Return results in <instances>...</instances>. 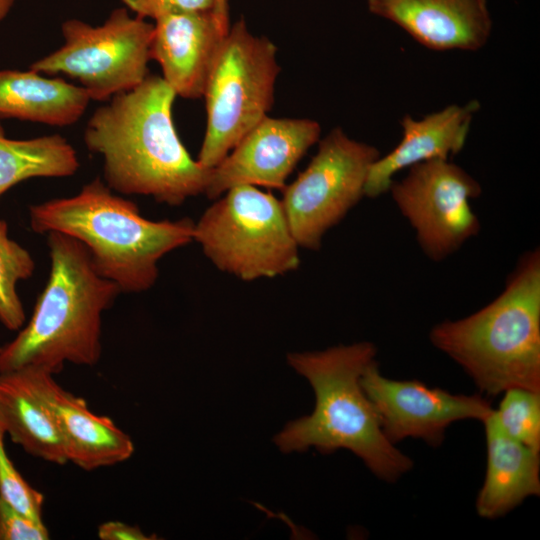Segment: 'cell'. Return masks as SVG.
I'll return each mask as SVG.
<instances>
[{
    "label": "cell",
    "instance_id": "29",
    "mask_svg": "<svg viewBox=\"0 0 540 540\" xmlns=\"http://www.w3.org/2000/svg\"><path fill=\"white\" fill-rule=\"evenodd\" d=\"M0 350H1V347H0Z\"/></svg>",
    "mask_w": 540,
    "mask_h": 540
},
{
    "label": "cell",
    "instance_id": "9",
    "mask_svg": "<svg viewBox=\"0 0 540 540\" xmlns=\"http://www.w3.org/2000/svg\"><path fill=\"white\" fill-rule=\"evenodd\" d=\"M380 156L370 144L341 128L318 141L307 167L284 187L281 199L299 247L318 250L325 233L361 200L371 165Z\"/></svg>",
    "mask_w": 540,
    "mask_h": 540
},
{
    "label": "cell",
    "instance_id": "23",
    "mask_svg": "<svg viewBox=\"0 0 540 540\" xmlns=\"http://www.w3.org/2000/svg\"><path fill=\"white\" fill-rule=\"evenodd\" d=\"M5 434L0 426V497L33 520L43 522L44 495L30 486L16 469L5 448Z\"/></svg>",
    "mask_w": 540,
    "mask_h": 540
},
{
    "label": "cell",
    "instance_id": "2",
    "mask_svg": "<svg viewBox=\"0 0 540 540\" xmlns=\"http://www.w3.org/2000/svg\"><path fill=\"white\" fill-rule=\"evenodd\" d=\"M376 355V346L367 341L288 354L290 366L311 384L316 403L310 415L290 422L275 437L280 450L314 447L329 454L347 449L387 482L409 472L412 459L385 437L361 385V377Z\"/></svg>",
    "mask_w": 540,
    "mask_h": 540
},
{
    "label": "cell",
    "instance_id": "24",
    "mask_svg": "<svg viewBox=\"0 0 540 540\" xmlns=\"http://www.w3.org/2000/svg\"><path fill=\"white\" fill-rule=\"evenodd\" d=\"M44 522L35 521L0 497V540H47Z\"/></svg>",
    "mask_w": 540,
    "mask_h": 540
},
{
    "label": "cell",
    "instance_id": "15",
    "mask_svg": "<svg viewBox=\"0 0 540 540\" xmlns=\"http://www.w3.org/2000/svg\"><path fill=\"white\" fill-rule=\"evenodd\" d=\"M480 109L477 100L466 104H451L445 108L414 119H401L402 139L385 156L371 165L364 195L377 198L387 193L393 177L401 170L434 159L449 160L465 146L475 114Z\"/></svg>",
    "mask_w": 540,
    "mask_h": 540
},
{
    "label": "cell",
    "instance_id": "6",
    "mask_svg": "<svg viewBox=\"0 0 540 540\" xmlns=\"http://www.w3.org/2000/svg\"><path fill=\"white\" fill-rule=\"evenodd\" d=\"M193 240L217 269L244 281L285 275L300 264L281 200L252 185L215 199L195 222Z\"/></svg>",
    "mask_w": 540,
    "mask_h": 540
},
{
    "label": "cell",
    "instance_id": "27",
    "mask_svg": "<svg viewBox=\"0 0 540 540\" xmlns=\"http://www.w3.org/2000/svg\"><path fill=\"white\" fill-rule=\"evenodd\" d=\"M212 12L217 20L220 29L224 34H226L231 25L229 18L228 0H213Z\"/></svg>",
    "mask_w": 540,
    "mask_h": 540
},
{
    "label": "cell",
    "instance_id": "4",
    "mask_svg": "<svg viewBox=\"0 0 540 540\" xmlns=\"http://www.w3.org/2000/svg\"><path fill=\"white\" fill-rule=\"evenodd\" d=\"M50 271L28 324L0 350V373L37 367L52 374L66 363L93 366L102 354V316L121 293L95 269L87 248L47 233Z\"/></svg>",
    "mask_w": 540,
    "mask_h": 540
},
{
    "label": "cell",
    "instance_id": "1",
    "mask_svg": "<svg viewBox=\"0 0 540 540\" xmlns=\"http://www.w3.org/2000/svg\"><path fill=\"white\" fill-rule=\"evenodd\" d=\"M175 98L161 76L149 74L89 118L83 141L103 157L104 182L111 190L172 207L205 194L211 169L192 158L180 140L172 115Z\"/></svg>",
    "mask_w": 540,
    "mask_h": 540
},
{
    "label": "cell",
    "instance_id": "11",
    "mask_svg": "<svg viewBox=\"0 0 540 540\" xmlns=\"http://www.w3.org/2000/svg\"><path fill=\"white\" fill-rule=\"evenodd\" d=\"M361 385L385 437L394 445L410 437L439 447L452 423L467 419L483 422L494 410L478 394H452L418 380L386 378L380 373L377 361L365 370Z\"/></svg>",
    "mask_w": 540,
    "mask_h": 540
},
{
    "label": "cell",
    "instance_id": "16",
    "mask_svg": "<svg viewBox=\"0 0 540 540\" xmlns=\"http://www.w3.org/2000/svg\"><path fill=\"white\" fill-rule=\"evenodd\" d=\"M53 375L30 366L0 373V426L30 455L63 465L65 445L48 401Z\"/></svg>",
    "mask_w": 540,
    "mask_h": 540
},
{
    "label": "cell",
    "instance_id": "21",
    "mask_svg": "<svg viewBox=\"0 0 540 540\" xmlns=\"http://www.w3.org/2000/svg\"><path fill=\"white\" fill-rule=\"evenodd\" d=\"M35 262L27 249L8 236V225L0 219V322L9 330L25 323V311L17 284L29 279Z\"/></svg>",
    "mask_w": 540,
    "mask_h": 540
},
{
    "label": "cell",
    "instance_id": "8",
    "mask_svg": "<svg viewBox=\"0 0 540 540\" xmlns=\"http://www.w3.org/2000/svg\"><path fill=\"white\" fill-rule=\"evenodd\" d=\"M154 23L114 9L103 24L80 19L61 25L63 45L36 60L30 69L76 80L90 100L108 101L141 84L149 75Z\"/></svg>",
    "mask_w": 540,
    "mask_h": 540
},
{
    "label": "cell",
    "instance_id": "17",
    "mask_svg": "<svg viewBox=\"0 0 540 540\" xmlns=\"http://www.w3.org/2000/svg\"><path fill=\"white\" fill-rule=\"evenodd\" d=\"M493 412L482 422L487 462L476 498V511L486 519L501 517L526 498L540 495V452L507 436Z\"/></svg>",
    "mask_w": 540,
    "mask_h": 540
},
{
    "label": "cell",
    "instance_id": "7",
    "mask_svg": "<svg viewBox=\"0 0 540 540\" xmlns=\"http://www.w3.org/2000/svg\"><path fill=\"white\" fill-rule=\"evenodd\" d=\"M279 72L277 48L270 39L252 34L242 18L230 25L203 93L207 120L197 157L202 167H215L268 116Z\"/></svg>",
    "mask_w": 540,
    "mask_h": 540
},
{
    "label": "cell",
    "instance_id": "12",
    "mask_svg": "<svg viewBox=\"0 0 540 540\" xmlns=\"http://www.w3.org/2000/svg\"><path fill=\"white\" fill-rule=\"evenodd\" d=\"M320 124L309 118H272L257 123L213 168L206 192L217 199L238 185L283 190L286 180L320 140Z\"/></svg>",
    "mask_w": 540,
    "mask_h": 540
},
{
    "label": "cell",
    "instance_id": "20",
    "mask_svg": "<svg viewBox=\"0 0 540 540\" xmlns=\"http://www.w3.org/2000/svg\"><path fill=\"white\" fill-rule=\"evenodd\" d=\"M79 167L77 152L65 137L53 134L9 139L0 124V197L25 180L69 177Z\"/></svg>",
    "mask_w": 540,
    "mask_h": 540
},
{
    "label": "cell",
    "instance_id": "26",
    "mask_svg": "<svg viewBox=\"0 0 540 540\" xmlns=\"http://www.w3.org/2000/svg\"><path fill=\"white\" fill-rule=\"evenodd\" d=\"M101 540H153L155 535H146L139 527L120 521H107L98 527Z\"/></svg>",
    "mask_w": 540,
    "mask_h": 540
},
{
    "label": "cell",
    "instance_id": "13",
    "mask_svg": "<svg viewBox=\"0 0 540 540\" xmlns=\"http://www.w3.org/2000/svg\"><path fill=\"white\" fill-rule=\"evenodd\" d=\"M368 11L435 51H478L493 21L487 0H366Z\"/></svg>",
    "mask_w": 540,
    "mask_h": 540
},
{
    "label": "cell",
    "instance_id": "5",
    "mask_svg": "<svg viewBox=\"0 0 540 540\" xmlns=\"http://www.w3.org/2000/svg\"><path fill=\"white\" fill-rule=\"evenodd\" d=\"M488 395L510 388L540 392V251L524 253L503 291L489 304L429 334Z\"/></svg>",
    "mask_w": 540,
    "mask_h": 540
},
{
    "label": "cell",
    "instance_id": "25",
    "mask_svg": "<svg viewBox=\"0 0 540 540\" xmlns=\"http://www.w3.org/2000/svg\"><path fill=\"white\" fill-rule=\"evenodd\" d=\"M135 16L157 20L163 16L191 10H209L213 0H121Z\"/></svg>",
    "mask_w": 540,
    "mask_h": 540
},
{
    "label": "cell",
    "instance_id": "19",
    "mask_svg": "<svg viewBox=\"0 0 540 540\" xmlns=\"http://www.w3.org/2000/svg\"><path fill=\"white\" fill-rule=\"evenodd\" d=\"M90 98L79 85L32 69L0 70V117L50 126H70L85 113Z\"/></svg>",
    "mask_w": 540,
    "mask_h": 540
},
{
    "label": "cell",
    "instance_id": "18",
    "mask_svg": "<svg viewBox=\"0 0 540 540\" xmlns=\"http://www.w3.org/2000/svg\"><path fill=\"white\" fill-rule=\"evenodd\" d=\"M48 401L61 432L68 461L91 471L129 459L134 453L130 436L107 416L92 413L85 399L52 381Z\"/></svg>",
    "mask_w": 540,
    "mask_h": 540
},
{
    "label": "cell",
    "instance_id": "28",
    "mask_svg": "<svg viewBox=\"0 0 540 540\" xmlns=\"http://www.w3.org/2000/svg\"><path fill=\"white\" fill-rule=\"evenodd\" d=\"M16 0H0V23L11 12Z\"/></svg>",
    "mask_w": 540,
    "mask_h": 540
},
{
    "label": "cell",
    "instance_id": "3",
    "mask_svg": "<svg viewBox=\"0 0 540 540\" xmlns=\"http://www.w3.org/2000/svg\"><path fill=\"white\" fill-rule=\"evenodd\" d=\"M29 221L36 233L56 231L80 241L96 271L125 293L153 287L159 261L193 241L195 224L190 218L146 219L136 203L99 178L73 196L31 205Z\"/></svg>",
    "mask_w": 540,
    "mask_h": 540
},
{
    "label": "cell",
    "instance_id": "14",
    "mask_svg": "<svg viewBox=\"0 0 540 540\" xmlns=\"http://www.w3.org/2000/svg\"><path fill=\"white\" fill-rule=\"evenodd\" d=\"M224 36L212 9L169 14L154 21L151 60L176 96L198 99Z\"/></svg>",
    "mask_w": 540,
    "mask_h": 540
},
{
    "label": "cell",
    "instance_id": "10",
    "mask_svg": "<svg viewBox=\"0 0 540 540\" xmlns=\"http://www.w3.org/2000/svg\"><path fill=\"white\" fill-rule=\"evenodd\" d=\"M394 203L415 231L423 253L441 262L458 251L481 228L470 200L482 193L480 183L450 160L415 164L391 183Z\"/></svg>",
    "mask_w": 540,
    "mask_h": 540
},
{
    "label": "cell",
    "instance_id": "22",
    "mask_svg": "<svg viewBox=\"0 0 540 540\" xmlns=\"http://www.w3.org/2000/svg\"><path fill=\"white\" fill-rule=\"evenodd\" d=\"M503 393L493 412L498 426L510 438L540 452V392L510 388Z\"/></svg>",
    "mask_w": 540,
    "mask_h": 540
}]
</instances>
